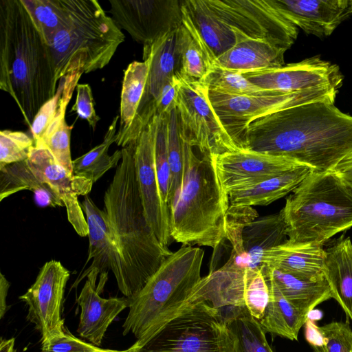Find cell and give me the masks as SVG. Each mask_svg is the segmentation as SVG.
Listing matches in <instances>:
<instances>
[{"instance_id": "cell-1", "label": "cell", "mask_w": 352, "mask_h": 352, "mask_svg": "<svg viewBox=\"0 0 352 352\" xmlns=\"http://www.w3.org/2000/svg\"><path fill=\"white\" fill-rule=\"evenodd\" d=\"M243 148L295 160L314 173L330 171L352 153V116L332 100L282 109L252 122Z\"/></svg>"}, {"instance_id": "cell-4", "label": "cell", "mask_w": 352, "mask_h": 352, "mask_svg": "<svg viewBox=\"0 0 352 352\" xmlns=\"http://www.w3.org/2000/svg\"><path fill=\"white\" fill-rule=\"evenodd\" d=\"M182 138L184 178L170 209V236L182 245L207 246L215 252L226 239L228 195L210 155L198 157L182 134Z\"/></svg>"}, {"instance_id": "cell-2", "label": "cell", "mask_w": 352, "mask_h": 352, "mask_svg": "<svg viewBox=\"0 0 352 352\" xmlns=\"http://www.w3.org/2000/svg\"><path fill=\"white\" fill-rule=\"evenodd\" d=\"M135 142L122 148V159L104 194L103 210L111 226L118 251V289L135 296L172 254L148 224L137 182Z\"/></svg>"}, {"instance_id": "cell-35", "label": "cell", "mask_w": 352, "mask_h": 352, "mask_svg": "<svg viewBox=\"0 0 352 352\" xmlns=\"http://www.w3.org/2000/svg\"><path fill=\"white\" fill-rule=\"evenodd\" d=\"M234 340V352H274L258 320L245 307L226 323Z\"/></svg>"}, {"instance_id": "cell-3", "label": "cell", "mask_w": 352, "mask_h": 352, "mask_svg": "<svg viewBox=\"0 0 352 352\" xmlns=\"http://www.w3.org/2000/svg\"><path fill=\"white\" fill-rule=\"evenodd\" d=\"M58 82L50 50L21 0L0 1V89L30 127Z\"/></svg>"}, {"instance_id": "cell-14", "label": "cell", "mask_w": 352, "mask_h": 352, "mask_svg": "<svg viewBox=\"0 0 352 352\" xmlns=\"http://www.w3.org/2000/svg\"><path fill=\"white\" fill-rule=\"evenodd\" d=\"M158 116L155 115L135 141L134 159L137 182L148 224L157 239L170 242L169 210L162 201L154 161V140Z\"/></svg>"}, {"instance_id": "cell-32", "label": "cell", "mask_w": 352, "mask_h": 352, "mask_svg": "<svg viewBox=\"0 0 352 352\" xmlns=\"http://www.w3.org/2000/svg\"><path fill=\"white\" fill-rule=\"evenodd\" d=\"M23 190L33 192L35 201L40 206H65L49 186L38 178L27 160L0 168V201Z\"/></svg>"}, {"instance_id": "cell-10", "label": "cell", "mask_w": 352, "mask_h": 352, "mask_svg": "<svg viewBox=\"0 0 352 352\" xmlns=\"http://www.w3.org/2000/svg\"><path fill=\"white\" fill-rule=\"evenodd\" d=\"M176 109L181 133L203 155L239 149L224 129L208 98V89L200 81L180 78Z\"/></svg>"}, {"instance_id": "cell-37", "label": "cell", "mask_w": 352, "mask_h": 352, "mask_svg": "<svg viewBox=\"0 0 352 352\" xmlns=\"http://www.w3.org/2000/svg\"><path fill=\"white\" fill-rule=\"evenodd\" d=\"M167 148L170 166L167 204L170 212L175 198L181 191L184 178L183 142L176 108L168 114Z\"/></svg>"}, {"instance_id": "cell-20", "label": "cell", "mask_w": 352, "mask_h": 352, "mask_svg": "<svg viewBox=\"0 0 352 352\" xmlns=\"http://www.w3.org/2000/svg\"><path fill=\"white\" fill-rule=\"evenodd\" d=\"M278 11L308 34L329 36L352 15V0H274Z\"/></svg>"}, {"instance_id": "cell-7", "label": "cell", "mask_w": 352, "mask_h": 352, "mask_svg": "<svg viewBox=\"0 0 352 352\" xmlns=\"http://www.w3.org/2000/svg\"><path fill=\"white\" fill-rule=\"evenodd\" d=\"M67 19L48 44L58 81L70 70L102 69L125 38L97 1L67 0Z\"/></svg>"}, {"instance_id": "cell-24", "label": "cell", "mask_w": 352, "mask_h": 352, "mask_svg": "<svg viewBox=\"0 0 352 352\" xmlns=\"http://www.w3.org/2000/svg\"><path fill=\"white\" fill-rule=\"evenodd\" d=\"M83 73L81 69L72 70L59 80L58 85L61 90L59 106L41 140L34 144L35 146L47 148L55 160L72 175H74L70 150L72 126L66 122L65 113L74 89Z\"/></svg>"}, {"instance_id": "cell-26", "label": "cell", "mask_w": 352, "mask_h": 352, "mask_svg": "<svg viewBox=\"0 0 352 352\" xmlns=\"http://www.w3.org/2000/svg\"><path fill=\"white\" fill-rule=\"evenodd\" d=\"M324 275L330 287L331 298L352 320V242L341 235L326 250Z\"/></svg>"}, {"instance_id": "cell-34", "label": "cell", "mask_w": 352, "mask_h": 352, "mask_svg": "<svg viewBox=\"0 0 352 352\" xmlns=\"http://www.w3.org/2000/svg\"><path fill=\"white\" fill-rule=\"evenodd\" d=\"M120 118L116 116L109 125L102 142L73 160L74 175L96 182L106 172L118 165L122 159L121 150L108 154L110 146L116 140V126Z\"/></svg>"}, {"instance_id": "cell-23", "label": "cell", "mask_w": 352, "mask_h": 352, "mask_svg": "<svg viewBox=\"0 0 352 352\" xmlns=\"http://www.w3.org/2000/svg\"><path fill=\"white\" fill-rule=\"evenodd\" d=\"M231 29L236 38L235 44L216 58V64L241 73L284 65L285 50L264 41L249 38L235 29Z\"/></svg>"}, {"instance_id": "cell-25", "label": "cell", "mask_w": 352, "mask_h": 352, "mask_svg": "<svg viewBox=\"0 0 352 352\" xmlns=\"http://www.w3.org/2000/svg\"><path fill=\"white\" fill-rule=\"evenodd\" d=\"M182 21L177 37L178 65L176 75L186 80L200 81L215 63L216 58L182 4Z\"/></svg>"}, {"instance_id": "cell-9", "label": "cell", "mask_w": 352, "mask_h": 352, "mask_svg": "<svg viewBox=\"0 0 352 352\" xmlns=\"http://www.w3.org/2000/svg\"><path fill=\"white\" fill-rule=\"evenodd\" d=\"M338 90L336 87L328 86L292 93L268 91L245 96L208 91V98L227 133L239 148H243L245 130L254 120L309 102L335 101Z\"/></svg>"}, {"instance_id": "cell-5", "label": "cell", "mask_w": 352, "mask_h": 352, "mask_svg": "<svg viewBox=\"0 0 352 352\" xmlns=\"http://www.w3.org/2000/svg\"><path fill=\"white\" fill-rule=\"evenodd\" d=\"M204 251L182 245L161 264L144 287L129 298L124 336L132 333L138 346L144 344L186 305L201 280Z\"/></svg>"}, {"instance_id": "cell-45", "label": "cell", "mask_w": 352, "mask_h": 352, "mask_svg": "<svg viewBox=\"0 0 352 352\" xmlns=\"http://www.w3.org/2000/svg\"><path fill=\"white\" fill-rule=\"evenodd\" d=\"M178 87L179 78L175 75L171 81L164 86L158 98L155 101L153 110L155 115L166 116L176 108Z\"/></svg>"}, {"instance_id": "cell-47", "label": "cell", "mask_w": 352, "mask_h": 352, "mask_svg": "<svg viewBox=\"0 0 352 352\" xmlns=\"http://www.w3.org/2000/svg\"><path fill=\"white\" fill-rule=\"evenodd\" d=\"M10 287V283L6 276L0 273V318L2 319L5 316L8 306L6 304V297Z\"/></svg>"}, {"instance_id": "cell-31", "label": "cell", "mask_w": 352, "mask_h": 352, "mask_svg": "<svg viewBox=\"0 0 352 352\" xmlns=\"http://www.w3.org/2000/svg\"><path fill=\"white\" fill-rule=\"evenodd\" d=\"M270 278L291 303L308 313L321 302L331 298L326 278L309 280L263 265Z\"/></svg>"}, {"instance_id": "cell-29", "label": "cell", "mask_w": 352, "mask_h": 352, "mask_svg": "<svg viewBox=\"0 0 352 352\" xmlns=\"http://www.w3.org/2000/svg\"><path fill=\"white\" fill-rule=\"evenodd\" d=\"M286 236V224L280 212L256 218L245 226L242 241L249 269L261 268L264 253L283 243Z\"/></svg>"}, {"instance_id": "cell-19", "label": "cell", "mask_w": 352, "mask_h": 352, "mask_svg": "<svg viewBox=\"0 0 352 352\" xmlns=\"http://www.w3.org/2000/svg\"><path fill=\"white\" fill-rule=\"evenodd\" d=\"M98 274L97 269L88 274L87 280L76 300L81 309L77 331L81 337L98 346H100L109 326L129 306L127 297L103 298L100 296L107 276H100V284L96 287Z\"/></svg>"}, {"instance_id": "cell-30", "label": "cell", "mask_w": 352, "mask_h": 352, "mask_svg": "<svg viewBox=\"0 0 352 352\" xmlns=\"http://www.w3.org/2000/svg\"><path fill=\"white\" fill-rule=\"evenodd\" d=\"M270 291V300L264 316L259 321L265 332H270L291 340H298V333L309 319V313L287 300L261 267Z\"/></svg>"}, {"instance_id": "cell-43", "label": "cell", "mask_w": 352, "mask_h": 352, "mask_svg": "<svg viewBox=\"0 0 352 352\" xmlns=\"http://www.w3.org/2000/svg\"><path fill=\"white\" fill-rule=\"evenodd\" d=\"M94 344L82 341L65 329L41 341V352H103Z\"/></svg>"}, {"instance_id": "cell-13", "label": "cell", "mask_w": 352, "mask_h": 352, "mask_svg": "<svg viewBox=\"0 0 352 352\" xmlns=\"http://www.w3.org/2000/svg\"><path fill=\"white\" fill-rule=\"evenodd\" d=\"M69 276V271L60 261H47L35 282L19 297L27 305V320L35 324L41 334V341L64 330L61 307Z\"/></svg>"}, {"instance_id": "cell-41", "label": "cell", "mask_w": 352, "mask_h": 352, "mask_svg": "<svg viewBox=\"0 0 352 352\" xmlns=\"http://www.w3.org/2000/svg\"><path fill=\"white\" fill-rule=\"evenodd\" d=\"M317 329L321 342L312 345L314 352H352V329L349 322L332 321Z\"/></svg>"}, {"instance_id": "cell-48", "label": "cell", "mask_w": 352, "mask_h": 352, "mask_svg": "<svg viewBox=\"0 0 352 352\" xmlns=\"http://www.w3.org/2000/svg\"><path fill=\"white\" fill-rule=\"evenodd\" d=\"M15 339L14 338L10 339L1 338L0 352H17L14 349Z\"/></svg>"}, {"instance_id": "cell-6", "label": "cell", "mask_w": 352, "mask_h": 352, "mask_svg": "<svg viewBox=\"0 0 352 352\" xmlns=\"http://www.w3.org/2000/svg\"><path fill=\"white\" fill-rule=\"evenodd\" d=\"M280 212L289 241L324 245L352 228V189L331 171L312 172Z\"/></svg>"}, {"instance_id": "cell-22", "label": "cell", "mask_w": 352, "mask_h": 352, "mask_svg": "<svg viewBox=\"0 0 352 352\" xmlns=\"http://www.w3.org/2000/svg\"><path fill=\"white\" fill-rule=\"evenodd\" d=\"M326 250L314 243H293L286 240L264 253L263 265L296 277L319 280L324 278Z\"/></svg>"}, {"instance_id": "cell-18", "label": "cell", "mask_w": 352, "mask_h": 352, "mask_svg": "<svg viewBox=\"0 0 352 352\" xmlns=\"http://www.w3.org/2000/svg\"><path fill=\"white\" fill-rule=\"evenodd\" d=\"M245 270L226 263L201 278L186 305L204 302L216 309L226 324L245 307L243 298Z\"/></svg>"}, {"instance_id": "cell-21", "label": "cell", "mask_w": 352, "mask_h": 352, "mask_svg": "<svg viewBox=\"0 0 352 352\" xmlns=\"http://www.w3.org/2000/svg\"><path fill=\"white\" fill-rule=\"evenodd\" d=\"M81 206L86 217L89 236L88 257L84 266L93 261L89 267L76 279L72 288L78 286L94 269H97L99 274L109 270L114 276L118 271L116 243L105 212L97 207L88 195L84 196Z\"/></svg>"}, {"instance_id": "cell-15", "label": "cell", "mask_w": 352, "mask_h": 352, "mask_svg": "<svg viewBox=\"0 0 352 352\" xmlns=\"http://www.w3.org/2000/svg\"><path fill=\"white\" fill-rule=\"evenodd\" d=\"M210 157L220 183L228 195L305 165L289 157L245 148L210 155Z\"/></svg>"}, {"instance_id": "cell-36", "label": "cell", "mask_w": 352, "mask_h": 352, "mask_svg": "<svg viewBox=\"0 0 352 352\" xmlns=\"http://www.w3.org/2000/svg\"><path fill=\"white\" fill-rule=\"evenodd\" d=\"M46 43L67 19V0H21Z\"/></svg>"}, {"instance_id": "cell-11", "label": "cell", "mask_w": 352, "mask_h": 352, "mask_svg": "<svg viewBox=\"0 0 352 352\" xmlns=\"http://www.w3.org/2000/svg\"><path fill=\"white\" fill-rule=\"evenodd\" d=\"M230 28L254 39L289 50L298 36V28L278 11L274 0H204Z\"/></svg>"}, {"instance_id": "cell-8", "label": "cell", "mask_w": 352, "mask_h": 352, "mask_svg": "<svg viewBox=\"0 0 352 352\" xmlns=\"http://www.w3.org/2000/svg\"><path fill=\"white\" fill-rule=\"evenodd\" d=\"M135 345V352H234L226 324L204 302L185 305L144 344Z\"/></svg>"}, {"instance_id": "cell-42", "label": "cell", "mask_w": 352, "mask_h": 352, "mask_svg": "<svg viewBox=\"0 0 352 352\" xmlns=\"http://www.w3.org/2000/svg\"><path fill=\"white\" fill-rule=\"evenodd\" d=\"M34 146L33 138L22 131L2 130L0 132V168L27 160Z\"/></svg>"}, {"instance_id": "cell-40", "label": "cell", "mask_w": 352, "mask_h": 352, "mask_svg": "<svg viewBox=\"0 0 352 352\" xmlns=\"http://www.w3.org/2000/svg\"><path fill=\"white\" fill-rule=\"evenodd\" d=\"M158 116L154 140V161L162 201L167 206L170 184V166L168 157V115Z\"/></svg>"}, {"instance_id": "cell-28", "label": "cell", "mask_w": 352, "mask_h": 352, "mask_svg": "<svg viewBox=\"0 0 352 352\" xmlns=\"http://www.w3.org/2000/svg\"><path fill=\"white\" fill-rule=\"evenodd\" d=\"M150 59L133 61L124 70L122 80L119 128L116 143L122 148L129 144V136L145 91Z\"/></svg>"}, {"instance_id": "cell-46", "label": "cell", "mask_w": 352, "mask_h": 352, "mask_svg": "<svg viewBox=\"0 0 352 352\" xmlns=\"http://www.w3.org/2000/svg\"><path fill=\"white\" fill-rule=\"evenodd\" d=\"M352 189V153L343 158L331 170Z\"/></svg>"}, {"instance_id": "cell-16", "label": "cell", "mask_w": 352, "mask_h": 352, "mask_svg": "<svg viewBox=\"0 0 352 352\" xmlns=\"http://www.w3.org/2000/svg\"><path fill=\"white\" fill-rule=\"evenodd\" d=\"M242 74L262 89L285 93L328 86L339 89L343 80L338 66L319 56L276 68Z\"/></svg>"}, {"instance_id": "cell-12", "label": "cell", "mask_w": 352, "mask_h": 352, "mask_svg": "<svg viewBox=\"0 0 352 352\" xmlns=\"http://www.w3.org/2000/svg\"><path fill=\"white\" fill-rule=\"evenodd\" d=\"M179 0H110L116 24L144 46L177 29L182 21Z\"/></svg>"}, {"instance_id": "cell-44", "label": "cell", "mask_w": 352, "mask_h": 352, "mask_svg": "<svg viewBox=\"0 0 352 352\" xmlns=\"http://www.w3.org/2000/svg\"><path fill=\"white\" fill-rule=\"evenodd\" d=\"M76 98L71 111H74L82 119L86 120L93 131L100 120L96 114L95 102L89 84H78Z\"/></svg>"}, {"instance_id": "cell-17", "label": "cell", "mask_w": 352, "mask_h": 352, "mask_svg": "<svg viewBox=\"0 0 352 352\" xmlns=\"http://www.w3.org/2000/svg\"><path fill=\"white\" fill-rule=\"evenodd\" d=\"M27 162L38 178L63 201L68 221L76 232L80 236H87V223L78 196L87 195L93 182L70 174L44 147L32 146Z\"/></svg>"}, {"instance_id": "cell-38", "label": "cell", "mask_w": 352, "mask_h": 352, "mask_svg": "<svg viewBox=\"0 0 352 352\" xmlns=\"http://www.w3.org/2000/svg\"><path fill=\"white\" fill-rule=\"evenodd\" d=\"M208 91L229 95L245 96L268 91L250 82L242 73L226 69L214 63L200 80Z\"/></svg>"}, {"instance_id": "cell-39", "label": "cell", "mask_w": 352, "mask_h": 352, "mask_svg": "<svg viewBox=\"0 0 352 352\" xmlns=\"http://www.w3.org/2000/svg\"><path fill=\"white\" fill-rule=\"evenodd\" d=\"M244 280L245 305L250 315L260 321L270 300L269 287L262 269H247Z\"/></svg>"}, {"instance_id": "cell-33", "label": "cell", "mask_w": 352, "mask_h": 352, "mask_svg": "<svg viewBox=\"0 0 352 352\" xmlns=\"http://www.w3.org/2000/svg\"><path fill=\"white\" fill-rule=\"evenodd\" d=\"M182 6L216 58L235 44L236 38L232 29L205 4L204 0H184Z\"/></svg>"}, {"instance_id": "cell-27", "label": "cell", "mask_w": 352, "mask_h": 352, "mask_svg": "<svg viewBox=\"0 0 352 352\" xmlns=\"http://www.w3.org/2000/svg\"><path fill=\"white\" fill-rule=\"evenodd\" d=\"M303 165L275 175L252 186L231 192L228 195L230 206H267L293 192L313 172Z\"/></svg>"}, {"instance_id": "cell-49", "label": "cell", "mask_w": 352, "mask_h": 352, "mask_svg": "<svg viewBox=\"0 0 352 352\" xmlns=\"http://www.w3.org/2000/svg\"><path fill=\"white\" fill-rule=\"evenodd\" d=\"M135 345L133 344L131 346H130L126 350L124 351H117V350H111V349H105L103 352H135Z\"/></svg>"}]
</instances>
